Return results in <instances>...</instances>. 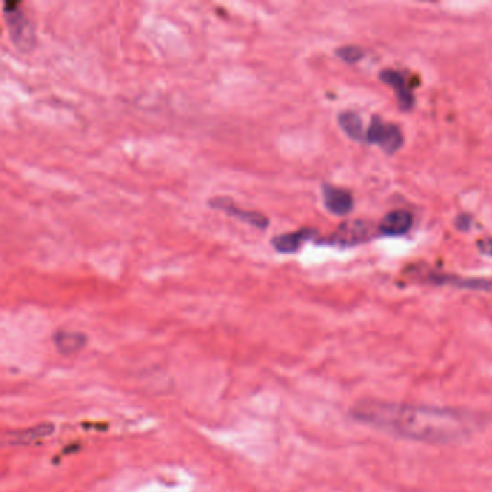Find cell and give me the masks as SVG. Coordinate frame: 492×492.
Listing matches in <instances>:
<instances>
[{"label":"cell","mask_w":492,"mask_h":492,"mask_svg":"<svg viewBox=\"0 0 492 492\" xmlns=\"http://www.w3.org/2000/svg\"><path fill=\"white\" fill-rule=\"evenodd\" d=\"M355 420L400 439L449 444L468 439L479 428V417L458 409L363 400L352 407Z\"/></svg>","instance_id":"cell-1"},{"label":"cell","mask_w":492,"mask_h":492,"mask_svg":"<svg viewBox=\"0 0 492 492\" xmlns=\"http://www.w3.org/2000/svg\"><path fill=\"white\" fill-rule=\"evenodd\" d=\"M20 6V2H16V0H6L3 5V16L15 48L22 54H27L34 50L36 36L31 20Z\"/></svg>","instance_id":"cell-2"},{"label":"cell","mask_w":492,"mask_h":492,"mask_svg":"<svg viewBox=\"0 0 492 492\" xmlns=\"http://www.w3.org/2000/svg\"><path fill=\"white\" fill-rule=\"evenodd\" d=\"M367 142L375 143L387 153L397 152L403 145V134L394 124H384L382 120L374 119L366 133Z\"/></svg>","instance_id":"cell-3"},{"label":"cell","mask_w":492,"mask_h":492,"mask_svg":"<svg viewBox=\"0 0 492 492\" xmlns=\"http://www.w3.org/2000/svg\"><path fill=\"white\" fill-rule=\"evenodd\" d=\"M208 205L212 210L222 211V212H226L230 217L238 218L243 222H247V224H250V226H253V227H256L259 230H266L268 227V224H270V222H268V218L266 215H263L261 212L243 210V208L236 205V203L231 198H227V196L212 198V199L208 201Z\"/></svg>","instance_id":"cell-4"},{"label":"cell","mask_w":492,"mask_h":492,"mask_svg":"<svg viewBox=\"0 0 492 492\" xmlns=\"http://www.w3.org/2000/svg\"><path fill=\"white\" fill-rule=\"evenodd\" d=\"M324 203L326 210L333 215H347L352 208V196L345 189L325 185Z\"/></svg>","instance_id":"cell-5"},{"label":"cell","mask_w":492,"mask_h":492,"mask_svg":"<svg viewBox=\"0 0 492 492\" xmlns=\"http://www.w3.org/2000/svg\"><path fill=\"white\" fill-rule=\"evenodd\" d=\"M57 351L62 355H74L87 345V337L78 331L59 329L52 337Z\"/></svg>","instance_id":"cell-6"},{"label":"cell","mask_w":492,"mask_h":492,"mask_svg":"<svg viewBox=\"0 0 492 492\" xmlns=\"http://www.w3.org/2000/svg\"><path fill=\"white\" fill-rule=\"evenodd\" d=\"M313 236H315V230L302 229L295 233H286V234L276 236L272 238L270 243L276 252L283 253V254H290V253L298 252L301 245L305 241L310 240Z\"/></svg>","instance_id":"cell-7"},{"label":"cell","mask_w":492,"mask_h":492,"mask_svg":"<svg viewBox=\"0 0 492 492\" xmlns=\"http://www.w3.org/2000/svg\"><path fill=\"white\" fill-rule=\"evenodd\" d=\"M412 227V215L405 210L391 211L379 224V231L387 236H400Z\"/></svg>","instance_id":"cell-8"},{"label":"cell","mask_w":492,"mask_h":492,"mask_svg":"<svg viewBox=\"0 0 492 492\" xmlns=\"http://www.w3.org/2000/svg\"><path fill=\"white\" fill-rule=\"evenodd\" d=\"M382 80L384 82L390 84L396 89L397 97H398V103H400V106L403 108L409 110L413 106L412 92H410V88L407 85V81L403 78L401 74H398L396 71H391V70H386V71L382 73Z\"/></svg>","instance_id":"cell-9"},{"label":"cell","mask_w":492,"mask_h":492,"mask_svg":"<svg viewBox=\"0 0 492 492\" xmlns=\"http://www.w3.org/2000/svg\"><path fill=\"white\" fill-rule=\"evenodd\" d=\"M55 426L52 423H41L38 426L20 430V432H13L10 435V443L13 444H28L34 443L36 440H41L43 437H48L54 433Z\"/></svg>","instance_id":"cell-10"},{"label":"cell","mask_w":492,"mask_h":492,"mask_svg":"<svg viewBox=\"0 0 492 492\" xmlns=\"http://www.w3.org/2000/svg\"><path fill=\"white\" fill-rule=\"evenodd\" d=\"M340 126L341 129L348 134V136L354 140H366V134L363 130V123L361 119L358 117L355 113H342L340 115Z\"/></svg>","instance_id":"cell-11"},{"label":"cell","mask_w":492,"mask_h":492,"mask_svg":"<svg viewBox=\"0 0 492 492\" xmlns=\"http://www.w3.org/2000/svg\"><path fill=\"white\" fill-rule=\"evenodd\" d=\"M337 54L347 62H356L363 57V51L356 47H344L338 50Z\"/></svg>","instance_id":"cell-12"}]
</instances>
